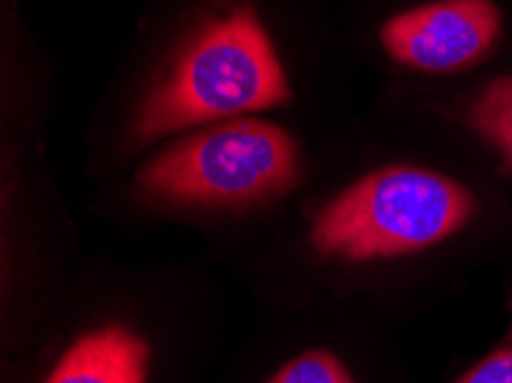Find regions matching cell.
<instances>
[{
  "mask_svg": "<svg viewBox=\"0 0 512 383\" xmlns=\"http://www.w3.org/2000/svg\"><path fill=\"white\" fill-rule=\"evenodd\" d=\"M294 140L260 120L223 122L175 143L138 175L147 193L182 205H251L297 182Z\"/></svg>",
  "mask_w": 512,
  "mask_h": 383,
  "instance_id": "cell-3",
  "label": "cell"
},
{
  "mask_svg": "<svg viewBox=\"0 0 512 383\" xmlns=\"http://www.w3.org/2000/svg\"><path fill=\"white\" fill-rule=\"evenodd\" d=\"M150 347L122 326L92 331L62 356L46 383H145Z\"/></svg>",
  "mask_w": 512,
  "mask_h": 383,
  "instance_id": "cell-5",
  "label": "cell"
},
{
  "mask_svg": "<svg viewBox=\"0 0 512 383\" xmlns=\"http://www.w3.org/2000/svg\"><path fill=\"white\" fill-rule=\"evenodd\" d=\"M269 383H354L347 367L329 351H308L287 363Z\"/></svg>",
  "mask_w": 512,
  "mask_h": 383,
  "instance_id": "cell-7",
  "label": "cell"
},
{
  "mask_svg": "<svg viewBox=\"0 0 512 383\" xmlns=\"http://www.w3.org/2000/svg\"><path fill=\"white\" fill-rule=\"evenodd\" d=\"M467 122L490 140L512 170V74L496 78L471 101Z\"/></svg>",
  "mask_w": 512,
  "mask_h": 383,
  "instance_id": "cell-6",
  "label": "cell"
},
{
  "mask_svg": "<svg viewBox=\"0 0 512 383\" xmlns=\"http://www.w3.org/2000/svg\"><path fill=\"white\" fill-rule=\"evenodd\" d=\"M460 383H512V347L494 351Z\"/></svg>",
  "mask_w": 512,
  "mask_h": 383,
  "instance_id": "cell-8",
  "label": "cell"
},
{
  "mask_svg": "<svg viewBox=\"0 0 512 383\" xmlns=\"http://www.w3.org/2000/svg\"><path fill=\"white\" fill-rule=\"evenodd\" d=\"M501 17L490 0H439L402 12L382 28L386 53L425 72H455L483 60Z\"/></svg>",
  "mask_w": 512,
  "mask_h": 383,
  "instance_id": "cell-4",
  "label": "cell"
},
{
  "mask_svg": "<svg viewBox=\"0 0 512 383\" xmlns=\"http://www.w3.org/2000/svg\"><path fill=\"white\" fill-rule=\"evenodd\" d=\"M287 99L290 85L271 39L255 12L239 7L191 35L145 97L134 134L154 140L193 124L265 111Z\"/></svg>",
  "mask_w": 512,
  "mask_h": 383,
  "instance_id": "cell-1",
  "label": "cell"
},
{
  "mask_svg": "<svg viewBox=\"0 0 512 383\" xmlns=\"http://www.w3.org/2000/svg\"><path fill=\"white\" fill-rule=\"evenodd\" d=\"M473 214L476 198L453 179L421 168H384L320 211L313 244L354 262L407 255L451 237Z\"/></svg>",
  "mask_w": 512,
  "mask_h": 383,
  "instance_id": "cell-2",
  "label": "cell"
}]
</instances>
